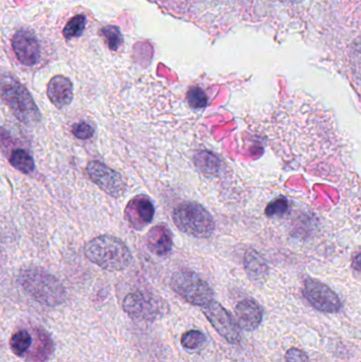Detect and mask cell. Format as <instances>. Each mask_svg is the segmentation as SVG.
I'll return each instance as SVG.
<instances>
[{"instance_id":"cell-1","label":"cell","mask_w":361,"mask_h":362,"mask_svg":"<svg viewBox=\"0 0 361 362\" xmlns=\"http://www.w3.org/2000/svg\"><path fill=\"white\" fill-rule=\"evenodd\" d=\"M18 282L23 291L42 305H61L66 301L65 287L53 274L40 267L27 268L19 274Z\"/></svg>"},{"instance_id":"cell-2","label":"cell","mask_w":361,"mask_h":362,"mask_svg":"<svg viewBox=\"0 0 361 362\" xmlns=\"http://www.w3.org/2000/svg\"><path fill=\"white\" fill-rule=\"evenodd\" d=\"M84 253L89 261L110 272L126 269L133 255L126 245L112 235H101L85 245Z\"/></svg>"},{"instance_id":"cell-3","label":"cell","mask_w":361,"mask_h":362,"mask_svg":"<svg viewBox=\"0 0 361 362\" xmlns=\"http://www.w3.org/2000/svg\"><path fill=\"white\" fill-rule=\"evenodd\" d=\"M173 221L182 233L193 238H209L215 230V221L212 215L196 202H182L176 206Z\"/></svg>"},{"instance_id":"cell-4","label":"cell","mask_w":361,"mask_h":362,"mask_svg":"<svg viewBox=\"0 0 361 362\" xmlns=\"http://www.w3.org/2000/svg\"><path fill=\"white\" fill-rule=\"evenodd\" d=\"M1 95L6 105L20 122L27 125L37 124L42 120L40 110L29 91L11 76H4Z\"/></svg>"},{"instance_id":"cell-5","label":"cell","mask_w":361,"mask_h":362,"mask_svg":"<svg viewBox=\"0 0 361 362\" xmlns=\"http://www.w3.org/2000/svg\"><path fill=\"white\" fill-rule=\"evenodd\" d=\"M171 288L192 305L205 308L214 301L213 291L210 285L190 270L175 272L172 276Z\"/></svg>"},{"instance_id":"cell-6","label":"cell","mask_w":361,"mask_h":362,"mask_svg":"<svg viewBox=\"0 0 361 362\" xmlns=\"http://www.w3.org/2000/svg\"><path fill=\"white\" fill-rule=\"evenodd\" d=\"M123 310L134 320L153 321L161 316L162 305L161 301L155 299L153 296L137 291L129 293L124 298Z\"/></svg>"},{"instance_id":"cell-7","label":"cell","mask_w":361,"mask_h":362,"mask_svg":"<svg viewBox=\"0 0 361 362\" xmlns=\"http://www.w3.org/2000/svg\"><path fill=\"white\" fill-rule=\"evenodd\" d=\"M203 315L216 332L229 344L241 342L242 336L239 325L233 320L228 310H225L218 302L213 301L203 308Z\"/></svg>"},{"instance_id":"cell-8","label":"cell","mask_w":361,"mask_h":362,"mask_svg":"<svg viewBox=\"0 0 361 362\" xmlns=\"http://www.w3.org/2000/svg\"><path fill=\"white\" fill-rule=\"evenodd\" d=\"M303 295L320 312L334 314L341 310V301L338 296L319 281L307 279L304 283Z\"/></svg>"},{"instance_id":"cell-9","label":"cell","mask_w":361,"mask_h":362,"mask_svg":"<svg viewBox=\"0 0 361 362\" xmlns=\"http://www.w3.org/2000/svg\"><path fill=\"white\" fill-rule=\"evenodd\" d=\"M87 174L90 180L112 197H120L125 191V182L118 172L99 161H90L87 165Z\"/></svg>"},{"instance_id":"cell-10","label":"cell","mask_w":361,"mask_h":362,"mask_svg":"<svg viewBox=\"0 0 361 362\" xmlns=\"http://www.w3.org/2000/svg\"><path fill=\"white\" fill-rule=\"evenodd\" d=\"M13 50L17 59L25 66H34L40 59V46L37 38L29 31H18L13 36Z\"/></svg>"},{"instance_id":"cell-11","label":"cell","mask_w":361,"mask_h":362,"mask_svg":"<svg viewBox=\"0 0 361 362\" xmlns=\"http://www.w3.org/2000/svg\"><path fill=\"white\" fill-rule=\"evenodd\" d=\"M155 208L148 196L138 195L127 204L125 218L134 229H143L154 218Z\"/></svg>"},{"instance_id":"cell-12","label":"cell","mask_w":361,"mask_h":362,"mask_svg":"<svg viewBox=\"0 0 361 362\" xmlns=\"http://www.w3.org/2000/svg\"><path fill=\"white\" fill-rule=\"evenodd\" d=\"M237 325L244 331L254 332L260 327L263 320V310L256 301L245 299L235 308Z\"/></svg>"},{"instance_id":"cell-13","label":"cell","mask_w":361,"mask_h":362,"mask_svg":"<svg viewBox=\"0 0 361 362\" xmlns=\"http://www.w3.org/2000/svg\"><path fill=\"white\" fill-rule=\"evenodd\" d=\"M49 100L57 108H64L73 99V86L69 78L57 76L51 78L47 89Z\"/></svg>"},{"instance_id":"cell-14","label":"cell","mask_w":361,"mask_h":362,"mask_svg":"<svg viewBox=\"0 0 361 362\" xmlns=\"http://www.w3.org/2000/svg\"><path fill=\"white\" fill-rule=\"evenodd\" d=\"M146 245L150 252L158 257H165L172 250V233L165 225H158L153 227L146 236Z\"/></svg>"},{"instance_id":"cell-15","label":"cell","mask_w":361,"mask_h":362,"mask_svg":"<svg viewBox=\"0 0 361 362\" xmlns=\"http://www.w3.org/2000/svg\"><path fill=\"white\" fill-rule=\"evenodd\" d=\"M34 348H31L27 353V361L30 362H46L52 356L53 346L52 339L45 329H34Z\"/></svg>"},{"instance_id":"cell-16","label":"cell","mask_w":361,"mask_h":362,"mask_svg":"<svg viewBox=\"0 0 361 362\" xmlns=\"http://www.w3.org/2000/svg\"><path fill=\"white\" fill-rule=\"evenodd\" d=\"M194 165L201 173L210 176L218 175L222 168L220 158L208 151H199L194 155Z\"/></svg>"},{"instance_id":"cell-17","label":"cell","mask_w":361,"mask_h":362,"mask_svg":"<svg viewBox=\"0 0 361 362\" xmlns=\"http://www.w3.org/2000/svg\"><path fill=\"white\" fill-rule=\"evenodd\" d=\"M33 344V337L27 329H19L13 334L10 339L11 351L16 356L21 357L27 354Z\"/></svg>"},{"instance_id":"cell-18","label":"cell","mask_w":361,"mask_h":362,"mask_svg":"<svg viewBox=\"0 0 361 362\" xmlns=\"http://www.w3.org/2000/svg\"><path fill=\"white\" fill-rule=\"evenodd\" d=\"M245 268L252 279H259L264 276L266 272V264L263 261L262 257L254 250L247 251L245 255Z\"/></svg>"},{"instance_id":"cell-19","label":"cell","mask_w":361,"mask_h":362,"mask_svg":"<svg viewBox=\"0 0 361 362\" xmlns=\"http://www.w3.org/2000/svg\"><path fill=\"white\" fill-rule=\"evenodd\" d=\"M10 163L13 168L23 174H30L35 170L33 158L25 151L16 150L11 154Z\"/></svg>"},{"instance_id":"cell-20","label":"cell","mask_w":361,"mask_h":362,"mask_svg":"<svg viewBox=\"0 0 361 362\" xmlns=\"http://www.w3.org/2000/svg\"><path fill=\"white\" fill-rule=\"evenodd\" d=\"M206 341H207L206 336L201 331H197V329L187 332V333L182 335V340H180L182 346L187 349V350L191 351L199 350V349L203 348L205 346Z\"/></svg>"},{"instance_id":"cell-21","label":"cell","mask_w":361,"mask_h":362,"mask_svg":"<svg viewBox=\"0 0 361 362\" xmlns=\"http://www.w3.org/2000/svg\"><path fill=\"white\" fill-rule=\"evenodd\" d=\"M85 25H86V18L83 15L74 16L73 18L68 21L67 25L64 28V36L67 40H71V38L82 35L85 30Z\"/></svg>"},{"instance_id":"cell-22","label":"cell","mask_w":361,"mask_h":362,"mask_svg":"<svg viewBox=\"0 0 361 362\" xmlns=\"http://www.w3.org/2000/svg\"><path fill=\"white\" fill-rule=\"evenodd\" d=\"M102 35L104 36L108 47H110L112 50H118L119 47L122 45V34H121L120 30L114 27V25H108V27L103 28V29H102Z\"/></svg>"},{"instance_id":"cell-23","label":"cell","mask_w":361,"mask_h":362,"mask_svg":"<svg viewBox=\"0 0 361 362\" xmlns=\"http://www.w3.org/2000/svg\"><path fill=\"white\" fill-rule=\"evenodd\" d=\"M187 101L189 105L194 110H201L206 107L208 104V97L205 91L199 87H193L187 93Z\"/></svg>"},{"instance_id":"cell-24","label":"cell","mask_w":361,"mask_h":362,"mask_svg":"<svg viewBox=\"0 0 361 362\" xmlns=\"http://www.w3.org/2000/svg\"><path fill=\"white\" fill-rule=\"evenodd\" d=\"M288 202L285 197H280L277 198V199L273 200V202L267 206L266 208V214L268 216H281V215L285 214L288 211Z\"/></svg>"},{"instance_id":"cell-25","label":"cell","mask_w":361,"mask_h":362,"mask_svg":"<svg viewBox=\"0 0 361 362\" xmlns=\"http://www.w3.org/2000/svg\"><path fill=\"white\" fill-rule=\"evenodd\" d=\"M72 133L78 139L87 140L93 137L95 131H93V127L88 124V123L81 122L73 125Z\"/></svg>"},{"instance_id":"cell-26","label":"cell","mask_w":361,"mask_h":362,"mask_svg":"<svg viewBox=\"0 0 361 362\" xmlns=\"http://www.w3.org/2000/svg\"><path fill=\"white\" fill-rule=\"evenodd\" d=\"M286 362H309V357L299 349L292 348L286 352Z\"/></svg>"},{"instance_id":"cell-27","label":"cell","mask_w":361,"mask_h":362,"mask_svg":"<svg viewBox=\"0 0 361 362\" xmlns=\"http://www.w3.org/2000/svg\"><path fill=\"white\" fill-rule=\"evenodd\" d=\"M353 267L355 268L356 270L361 272V253L358 255L357 257H354L353 259Z\"/></svg>"}]
</instances>
